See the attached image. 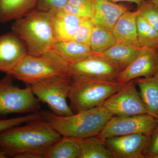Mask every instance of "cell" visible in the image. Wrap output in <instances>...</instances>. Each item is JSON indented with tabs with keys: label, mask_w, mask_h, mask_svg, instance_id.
Wrapping results in <instances>:
<instances>
[{
	"label": "cell",
	"mask_w": 158,
	"mask_h": 158,
	"mask_svg": "<svg viewBox=\"0 0 158 158\" xmlns=\"http://www.w3.org/2000/svg\"><path fill=\"white\" fill-rule=\"evenodd\" d=\"M69 0H37L35 9L39 11L52 13L62 10Z\"/></svg>",
	"instance_id": "obj_29"
},
{
	"label": "cell",
	"mask_w": 158,
	"mask_h": 158,
	"mask_svg": "<svg viewBox=\"0 0 158 158\" xmlns=\"http://www.w3.org/2000/svg\"><path fill=\"white\" fill-rule=\"evenodd\" d=\"M149 158H158V154L151 156Z\"/></svg>",
	"instance_id": "obj_35"
},
{
	"label": "cell",
	"mask_w": 158,
	"mask_h": 158,
	"mask_svg": "<svg viewBox=\"0 0 158 158\" xmlns=\"http://www.w3.org/2000/svg\"><path fill=\"white\" fill-rule=\"evenodd\" d=\"M68 65L48 51L41 56L27 54L9 74L31 85L52 77L68 75Z\"/></svg>",
	"instance_id": "obj_5"
},
{
	"label": "cell",
	"mask_w": 158,
	"mask_h": 158,
	"mask_svg": "<svg viewBox=\"0 0 158 158\" xmlns=\"http://www.w3.org/2000/svg\"><path fill=\"white\" fill-rule=\"evenodd\" d=\"M69 99L76 113L101 106L127 84L116 81L72 79Z\"/></svg>",
	"instance_id": "obj_4"
},
{
	"label": "cell",
	"mask_w": 158,
	"mask_h": 158,
	"mask_svg": "<svg viewBox=\"0 0 158 158\" xmlns=\"http://www.w3.org/2000/svg\"><path fill=\"white\" fill-rule=\"evenodd\" d=\"M158 48H144L141 53L121 71L117 81L125 83L139 78L149 77L157 73Z\"/></svg>",
	"instance_id": "obj_12"
},
{
	"label": "cell",
	"mask_w": 158,
	"mask_h": 158,
	"mask_svg": "<svg viewBox=\"0 0 158 158\" xmlns=\"http://www.w3.org/2000/svg\"><path fill=\"white\" fill-rule=\"evenodd\" d=\"M37 0H0V23L19 19L36 8Z\"/></svg>",
	"instance_id": "obj_20"
},
{
	"label": "cell",
	"mask_w": 158,
	"mask_h": 158,
	"mask_svg": "<svg viewBox=\"0 0 158 158\" xmlns=\"http://www.w3.org/2000/svg\"><path fill=\"white\" fill-rule=\"evenodd\" d=\"M128 11L126 6L109 0H96L92 18L94 25L112 32L117 20Z\"/></svg>",
	"instance_id": "obj_14"
},
{
	"label": "cell",
	"mask_w": 158,
	"mask_h": 158,
	"mask_svg": "<svg viewBox=\"0 0 158 158\" xmlns=\"http://www.w3.org/2000/svg\"><path fill=\"white\" fill-rule=\"evenodd\" d=\"M137 28L138 42L141 47L158 48V31L138 13Z\"/></svg>",
	"instance_id": "obj_23"
},
{
	"label": "cell",
	"mask_w": 158,
	"mask_h": 158,
	"mask_svg": "<svg viewBox=\"0 0 158 158\" xmlns=\"http://www.w3.org/2000/svg\"><path fill=\"white\" fill-rule=\"evenodd\" d=\"M116 43L112 32L94 25L89 46L94 55L104 52Z\"/></svg>",
	"instance_id": "obj_24"
},
{
	"label": "cell",
	"mask_w": 158,
	"mask_h": 158,
	"mask_svg": "<svg viewBox=\"0 0 158 158\" xmlns=\"http://www.w3.org/2000/svg\"><path fill=\"white\" fill-rule=\"evenodd\" d=\"M50 14L56 41L72 40L83 19L63 10Z\"/></svg>",
	"instance_id": "obj_16"
},
{
	"label": "cell",
	"mask_w": 158,
	"mask_h": 158,
	"mask_svg": "<svg viewBox=\"0 0 158 158\" xmlns=\"http://www.w3.org/2000/svg\"><path fill=\"white\" fill-rule=\"evenodd\" d=\"M137 11L150 25L158 31V8L150 0H145Z\"/></svg>",
	"instance_id": "obj_26"
},
{
	"label": "cell",
	"mask_w": 158,
	"mask_h": 158,
	"mask_svg": "<svg viewBox=\"0 0 158 158\" xmlns=\"http://www.w3.org/2000/svg\"><path fill=\"white\" fill-rule=\"evenodd\" d=\"M109 1L115 3L120 2H127L134 3V4H136L138 7L143 2H144L145 0H109Z\"/></svg>",
	"instance_id": "obj_32"
},
{
	"label": "cell",
	"mask_w": 158,
	"mask_h": 158,
	"mask_svg": "<svg viewBox=\"0 0 158 158\" xmlns=\"http://www.w3.org/2000/svg\"><path fill=\"white\" fill-rule=\"evenodd\" d=\"M158 154V127L151 136L149 145L146 151L145 158Z\"/></svg>",
	"instance_id": "obj_30"
},
{
	"label": "cell",
	"mask_w": 158,
	"mask_h": 158,
	"mask_svg": "<svg viewBox=\"0 0 158 158\" xmlns=\"http://www.w3.org/2000/svg\"><path fill=\"white\" fill-rule=\"evenodd\" d=\"M27 54L23 42L13 32L0 36V72L9 73Z\"/></svg>",
	"instance_id": "obj_13"
},
{
	"label": "cell",
	"mask_w": 158,
	"mask_h": 158,
	"mask_svg": "<svg viewBox=\"0 0 158 158\" xmlns=\"http://www.w3.org/2000/svg\"><path fill=\"white\" fill-rule=\"evenodd\" d=\"M158 8V0H150Z\"/></svg>",
	"instance_id": "obj_34"
},
{
	"label": "cell",
	"mask_w": 158,
	"mask_h": 158,
	"mask_svg": "<svg viewBox=\"0 0 158 158\" xmlns=\"http://www.w3.org/2000/svg\"><path fill=\"white\" fill-rule=\"evenodd\" d=\"M43 118L42 113L37 112L24 116L0 120V132L10 128L24 124L32 120Z\"/></svg>",
	"instance_id": "obj_28"
},
{
	"label": "cell",
	"mask_w": 158,
	"mask_h": 158,
	"mask_svg": "<svg viewBox=\"0 0 158 158\" xmlns=\"http://www.w3.org/2000/svg\"><path fill=\"white\" fill-rule=\"evenodd\" d=\"M157 73H158V62L157 69Z\"/></svg>",
	"instance_id": "obj_36"
},
{
	"label": "cell",
	"mask_w": 158,
	"mask_h": 158,
	"mask_svg": "<svg viewBox=\"0 0 158 158\" xmlns=\"http://www.w3.org/2000/svg\"><path fill=\"white\" fill-rule=\"evenodd\" d=\"M49 51L69 66L94 55L89 46L73 40L56 42Z\"/></svg>",
	"instance_id": "obj_15"
},
{
	"label": "cell",
	"mask_w": 158,
	"mask_h": 158,
	"mask_svg": "<svg viewBox=\"0 0 158 158\" xmlns=\"http://www.w3.org/2000/svg\"><path fill=\"white\" fill-rule=\"evenodd\" d=\"M93 27L94 24L91 20L83 19L72 40L81 44L89 46Z\"/></svg>",
	"instance_id": "obj_27"
},
{
	"label": "cell",
	"mask_w": 158,
	"mask_h": 158,
	"mask_svg": "<svg viewBox=\"0 0 158 158\" xmlns=\"http://www.w3.org/2000/svg\"><path fill=\"white\" fill-rule=\"evenodd\" d=\"M9 157L6 153L0 147V158H7Z\"/></svg>",
	"instance_id": "obj_33"
},
{
	"label": "cell",
	"mask_w": 158,
	"mask_h": 158,
	"mask_svg": "<svg viewBox=\"0 0 158 158\" xmlns=\"http://www.w3.org/2000/svg\"><path fill=\"white\" fill-rule=\"evenodd\" d=\"M134 81L109 97L102 106L114 116L149 114Z\"/></svg>",
	"instance_id": "obj_10"
},
{
	"label": "cell",
	"mask_w": 158,
	"mask_h": 158,
	"mask_svg": "<svg viewBox=\"0 0 158 158\" xmlns=\"http://www.w3.org/2000/svg\"><path fill=\"white\" fill-rule=\"evenodd\" d=\"M42 113L43 118L61 135L81 139L98 135L114 116L102 105L67 116L48 111Z\"/></svg>",
	"instance_id": "obj_2"
},
{
	"label": "cell",
	"mask_w": 158,
	"mask_h": 158,
	"mask_svg": "<svg viewBox=\"0 0 158 158\" xmlns=\"http://www.w3.org/2000/svg\"><path fill=\"white\" fill-rule=\"evenodd\" d=\"M158 127V119L149 114L114 116L97 136L105 140L110 137L131 134L151 136Z\"/></svg>",
	"instance_id": "obj_8"
},
{
	"label": "cell",
	"mask_w": 158,
	"mask_h": 158,
	"mask_svg": "<svg viewBox=\"0 0 158 158\" xmlns=\"http://www.w3.org/2000/svg\"><path fill=\"white\" fill-rule=\"evenodd\" d=\"M62 137L48 122L40 118L0 132V147L12 158L28 152L44 156L46 150Z\"/></svg>",
	"instance_id": "obj_1"
},
{
	"label": "cell",
	"mask_w": 158,
	"mask_h": 158,
	"mask_svg": "<svg viewBox=\"0 0 158 158\" xmlns=\"http://www.w3.org/2000/svg\"><path fill=\"white\" fill-rule=\"evenodd\" d=\"M133 81L138 85L140 96L149 115L158 119V73Z\"/></svg>",
	"instance_id": "obj_19"
},
{
	"label": "cell",
	"mask_w": 158,
	"mask_h": 158,
	"mask_svg": "<svg viewBox=\"0 0 158 158\" xmlns=\"http://www.w3.org/2000/svg\"><path fill=\"white\" fill-rule=\"evenodd\" d=\"M122 69L96 55L71 64L68 75L72 79H89L117 81Z\"/></svg>",
	"instance_id": "obj_9"
},
{
	"label": "cell",
	"mask_w": 158,
	"mask_h": 158,
	"mask_svg": "<svg viewBox=\"0 0 158 158\" xmlns=\"http://www.w3.org/2000/svg\"><path fill=\"white\" fill-rule=\"evenodd\" d=\"M144 48L116 42L98 56L102 57L123 70L138 56Z\"/></svg>",
	"instance_id": "obj_18"
},
{
	"label": "cell",
	"mask_w": 158,
	"mask_h": 158,
	"mask_svg": "<svg viewBox=\"0 0 158 158\" xmlns=\"http://www.w3.org/2000/svg\"><path fill=\"white\" fill-rule=\"evenodd\" d=\"M11 28L32 56L44 55L56 42L49 13L34 9L15 20Z\"/></svg>",
	"instance_id": "obj_3"
},
{
	"label": "cell",
	"mask_w": 158,
	"mask_h": 158,
	"mask_svg": "<svg viewBox=\"0 0 158 158\" xmlns=\"http://www.w3.org/2000/svg\"><path fill=\"white\" fill-rule=\"evenodd\" d=\"M15 158H44V156L40 154L34 152H28L14 156Z\"/></svg>",
	"instance_id": "obj_31"
},
{
	"label": "cell",
	"mask_w": 158,
	"mask_h": 158,
	"mask_svg": "<svg viewBox=\"0 0 158 158\" xmlns=\"http://www.w3.org/2000/svg\"><path fill=\"white\" fill-rule=\"evenodd\" d=\"M80 158H113L105 140L97 136L81 139Z\"/></svg>",
	"instance_id": "obj_22"
},
{
	"label": "cell",
	"mask_w": 158,
	"mask_h": 158,
	"mask_svg": "<svg viewBox=\"0 0 158 158\" xmlns=\"http://www.w3.org/2000/svg\"><path fill=\"white\" fill-rule=\"evenodd\" d=\"M72 81L69 75H64L42 80L31 87L40 102L47 105L52 113L58 116H67L74 113L67 102Z\"/></svg>",
	"instance_id": "obj_6"
},
{
	"label": "cell",
	"mask_w": 158,
	"mask_h": 158,
	"mask_svg": "<svg viewBox=\"0 0 158 158\" xmlns=\"http://www.w3.org/2000/svg\"><path fill=\"white\" fill-rule=\"evenodd\" d=\"M13 77L9 74L0 80V115L38 112L40 101L31 87L20 88L12 84Z\"/></svg>",
	"instance_id": "obj_7"
},
{
	"label": "cell",
	"mask_w": 158,
	"mask_h": 158,
	"mask_svg": "<svg viewBox=\"0 0 158 158\" xmlns=\"http://www.w3.org/2000/svg\"><path fill=\"white\" fill-rule=\"evenodd\" d=\"M137 10L128 11L118 19L113 27L112 33L116 42L140 46L137 37Z\"/></svg>",
	"instance_id": "obj_17"
},
{
	"label": "cell",
	"mask_w": 158,
	"mask_h": 158,
	"mask_svg": "<svg viewBox=\"0 0 158 158\" xmlns=\"http://www.w3.org/2000/svg\"><path fill=\"white\" fill-rule=\"evenodd\" d=\"M96 0H69L62 10L81 19H91Z\"/></svg>",
	"instance_id": "obj_25"
},
{
	"label": "cell",
	"mask_w": 158,
	"mask_h": 158,
	"mask_svg": "<svg viewBox=\"0 0 158 158\" xmlns=\"http://www.w3.org/2000/svg\"><path fill=\"white\" fill-rule=\"evenodd\" d=\"M81 139L62 136L46 150L44 158H80Z\"/></svg>",
	"instance_id": "obj_21"
},
{
	"label": "cell",
	"mask_w": 158,
	"mask_h": 158,
	"mask_svg": "<svg viewBox=\"0 0 158 158\" xmlns=\"http://www.w3.org/2000/svg\"><path fill=\"white\" fill-rule=\"evenodd\" d=\"M151 136L131 134L110 137L105 141L113 158H144Z\"/></svg>",
	"instance_id": "obj_11"
}]
</instances>
